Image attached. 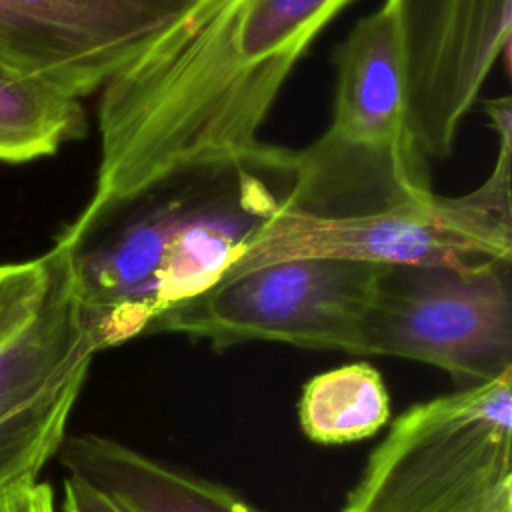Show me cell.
I'll return each mask as SVG.
<instances>
[{"label":"cell","mask_w":512,"mask_h":512,"mask_svg":"<svg viewBox=\"0 0 512 512\" xmlns=\"http://www.w3.org/2000/svg\"><path fill=\"white\" fill-rule=\"evenodd\" d=\"M354 0H192L102 88L92 200L256 148L284 82Z\"/></svg>","instance_id":"cell-1"},{"label":"cell","mask_w":512,"mask_h":512,"mask_svg":"<svg viewBox=\"0 0 512 512\" xmlns=\"http://www.w3.org/2000/svg\"><path fill=\"white\" fill-rule=\"evenodd\" d=\"M296 150L260 142L92 200L58 234L80 312L106 350L214 286L246 244L290 210Z\"/></svg>","instance_id":"cell-2"},{"label":"cell","mask_w":512,"mask_h":512,"mask_svg":"<svg viewBox=\"0 0 512 512\" xmlns=\"http://www.w3.org/2000/svg\"><path fill=\"white\" fill-rule=\"evenodd\" d=\"M334 56L332 120L322 136L296 150L288 212L358 218L432 194L424 154L408 126L394 0L358 20Z\"/></svg>","instance_id":"cell-3"},{"label":"cell","mask_w":512,"mask_h":512,"mask_svg":"<svg viewBox=\"0 0 512 512\" xmlns=\"http://www.w3.org/2000/svg\"><path fill=\"white\" fill-rule=\"evenodd\" d=\"M512 372L408 406L340 512H512Z\"/></svg>","instance_id":"cell-4"},{"label":"cell","mask_w":512,"mask_h":512,"mask_svg":"<svg viewBox=\"0 0 512 512\" xmlns=\"http://www.w3.org/2000/svg\"><path fill=\"white\" fill-rule=\"evenodd\" d=\"M498 154L490 176L462 196L422 200L358 218H312L282 212L270 220L222 276L284 258H344L380 266L476 264L512 256V104L486 100ZM220 278V280H222ZM218 280V282H220Z\"/></svg>","instance_id":"cell-5"},{"label":"cell","mask_w":512,"mask_h":512,"mask_svg":"<svg viewBox=\"0 0 512 512\" xmlns=\"http://www.w3.org/2000/svg\"><path fill=\"white\" fill-rule=\"evenodd\" d=\"M356 354L432 364L460 388L512 372V256L382 266Z\"/></svg>","instance_id":"cell-6"},{"label":"cell","mask_w":512,"mask_h":512,"mask_svg":"<svg viewBox=\"0 0 512 512\" xmlns=\"http://www.w3.org/2000/svg\"><path fill=\"white\" fill-rule=\"evenodd\" d=\"M380 270V264L322 256L264 262L162 312L144 336L176 332L208 340L216 350L266 340L356 354Z\"/></svg>","instance_id":"cell-7"},{"label":"cell","mask_w":512,"mask_h":512,"mask_svg":"<svg viewBox=\"0 0 512 512\" xmlns=\"http://www.w3.org/2000/svg\"><path fill=\"white\" fill-rule=\"evenodd\" d=\"M46 256L48 280L34 312L0 344V492L36 482L58 454L100 352L60 250L52 246Z\"/></svg>","instance_id":"cell-8"},{"label":"cell","mask_w":512,"mask_h":512,"mask_svg":"<svg viewBox=\"0 0 512 512\" xmlns=\"http://www.w3.org/2000/svg\"><path fill=\"white\" fill-rule=\"evenodd\" d=\"M192 0H0V54L84 98L126 70Z\"/></svg>","instance_id":"cell-9"},{"label":"cell","mask_w":512,"mask_h":512,"mask_svg":"<svg viewBox=\"0 0 512 512\" xmlns=\"http://www.w3.org/2000/svg\"><path fill=\"white\" fill-rule=\"evenodd\" d=\"M58 458L68 476L100 490L124 512H264L226 486L100 434L64 438Z\"/></svg>","instance_id":"cell-10"},{"label":"cell","mask_w":512,"mask_h":512,"mask_svg":"<svg viewBox=\"0 0 512 512\" xmlns=\"http://www.w3.org/2000/svg\"><path fill=\"white\" fill-rule=\"evenodd\" d=\"M298 418L318 444H346L376 434L390 418V396L376 368L352 362L306 382Z\"/></svg>","instance_id":"cell-11"},{"label":"cell","mask_w":512,"mask_h":512,"mask_svg":"<svg viewBox=\"0 0 512 512\" xmlns=\"http://www.w3.org/2000/svg\"><path fill=\"white\" fill-rule=\"evenodd\" d=\"M86 134L80 98L36 78L0 72V160L30 162L52 156Z\"/></svg>","instance_id":"cell-12"},{"label":"cell","mask_w":512,"mask_h":512,"mask_svg":"<svg viewBox=\"0 0 512 512\" xmlns=\"http://www.w3.org/2000/svg\"><path fill=\"white\" fill-rule=\"evenodd\" d=\"M48 280V256L0 264V344L34 312Z\"/></svg>","instance_id":"cell-13"},{"label":"cell","mask_w":512,"mask_h":512,"mask_svg":"<svg viewBox=\"0 0 512 512\" xmlns=\"http://www.w3.org/2000/svg\"><path fill=\"white\" fill-rule=\"evenodd\" d=\"M0 512H56L52 488L44 482H28L0 492Z\"/></svg>","instance_id":"cell-14"},{"label":"cell","mask_w":512,"mask_h":512,"mask_svg":"<svg viewBox=\"0 0 512 512\" xmlns=\"http://www.w3.org/2000/svg\"><path fill=\"white\" fill-rule=\"evenodd\" d=\"M62 510L64 512H124L116 502H112L100 490L72 476H66L64 480Z\"/></svg>","instance_id":"cell-15"},{"label":"cell","mask_w":512,"mask_h":512,"mask_svg":"<svg viewBox=\"0 0 512 512\" xmlns=\"http://www.w3.org/2000/svg\"><path fill=\"white\" fill-rule=\"evenodd\" d=\"M0 72H16V70H12V66L2 58V54H0Z\"/></svg>","instance_id":"cell-16"}]
</instances>
